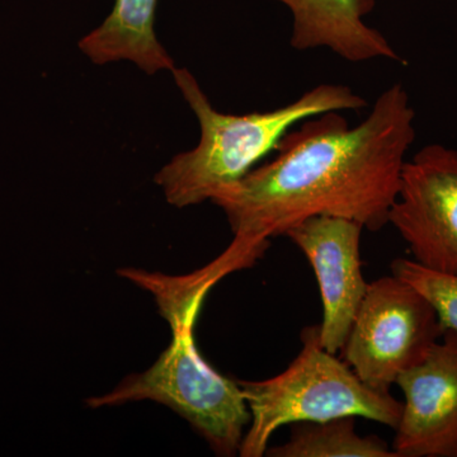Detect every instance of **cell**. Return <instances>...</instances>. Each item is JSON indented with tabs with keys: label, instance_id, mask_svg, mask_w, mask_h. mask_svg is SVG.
Returning a JSON list of instances; mask_svg holds the SVG:
<instances>
[{
	"label": "cell",
	"instance_id": "1",
	"mask_svg": "<svg viewBox=\"0 0 457 457\" xmlns=\"http://www.w3.org/2000/svg\"><path fill=\"white\" fill-rule=\"evenodd\" d=\"M416 112L403 84L385 89L362 122L351 126L329 111L303 120L281 140L276 156L212 198L234 237L270 243L312 216L389 224L403 167L416 139Z\"/></svg>",
	"mask_w": 457,
	"mask_h": 457
},
{
	"label": "cell",
	"instance_id": "2",
	"mask_svg": "<svg viewBox=\"0 0 457 457\" xmlns=\"http://www.w3.org/2000/svg\"><path fill=\"white\" fill-rule=\"evenodd\" d=\"M171 73L201 129L197 146L174 156L155 176L168 203L179 209L212 201L216 192L242 179L303 120L368 106L350 87L320 84L269 112L222 113L210 104L191 71L174 68Z\"/></svg>",
	"mask_w": 457,
	"mask_h": 457
},
{
	"label": "cell",
	"instance_id": "3",
	"mask_svg": "<svg viewBox=\"0 0 457 457\" xmlns=\"http://www.w3.org/2000/svg\"><path fill=\"white\" fill-rule=\"evenodd\" d=\"M302 351L284 372L262 381H237L251 423L239 455L261 457L279 427L300 422H324L353 416L395 429L403 403L392 394L368 386L347 362L321 345L320 324L303 328Z\"/></svg>",
	"mask_w": 457,
	"mask_h": 457
},
{
	"label": "cell",
	"instance_id": "4",
	"mask_svg": "<svg viewBox=\"0 0 457 457\" xmlns=\"http://www.w3.org/2000/svg\"><path fill=\"white\" fill-rule=\"evenodd\" d=\"M197 311L168 318L173 339L152 368L126 378L112 392L87 400L93 409L152 400L176 411L219 456H236L251 411L242 387L201 356L195 342Z\"/></svg>",
	"mask_w": 457,
	"mask_h": 457
},
{
	"label": "cell",
	"instance_id": "5",
	"mask_svg": "<svg viewBox=\"0 0 457 457\" xmlns=\"http://www.w3.org/2000/svg\"><path fill=\"white\" fill-rule=\"evenodd\" d=\"M445 329L431 303L396 276L370 282L342 356L376 392L426 359Z\"/></svg>",
	"mask_w": 457,
	"mask_h": 457
},
{
	"label": "cell",
	"instance_id": "6",
	"mask_svg": "<svg viewBox=\"0 0 457 457\" xmlns=\"http://www.w3.org/2000/svg\"><path fill=\"white\" fill-rule=\"evenodd\" d=\"M389 222L417 263L457 275V150L432 144L403 167Z\"/></svg>",
	"mask_w": 457,
	"mask_h": 457
},
{
	"label": "cell",
	"instance_id": "7",
	"mask_svg": "<svg viewBox=\"0 0 457 457\" xmlns=\"http://www.w3.org/2000/svg\"><path fill=\"white\" fill-rule=\"evenodd\" d=\"M360 222L338 216L319 215L288 228L285 236L311 262L323 303L321 345L330 353L342 350L368 282L361 270Z\"/></svg>",
	"mask_w": 457,
	"mask_h": 457
},
{
	"label": "cell",
	"instance_id": "8",
	"mask_svg": "<svg viewBox=\"0 0 457 457\" xmlns=\"http://www.w3.org/2000/svg\"><path fill=\"white\" fill-rule=\"evenodd\" d=\"M393 450L399 457H457V333L446 329L422 362L403 372Z\"/></svg>",
	"mask_w": 457,
	"mask_h": 457
},
{
	"label": "cell",
	"instance_id": "9",
	"mask_svg": "<svg viewBox=\"0 0 457 457\" xmlns=\"http://www.w3.org/2000/svg\"><path fill=\"white\" fill-rule=\"evenodd\" d=\"M293 17L295 50L328 49L350 62H402L385 36L365 22L375 0H278Z\"/></svg>",
	"mask_w": 457,
	"mask_h": 457
},
{
	"label": "cell",
	"instance_id": "10",
	"mask_svg": "<svg viewBox=\"0 0 457 457\" xmlns=\"http://www.w3.org/2000/svg\"><path fill=\"white\" fill-rule=\"evenodd\" d=\"M158 0H114L110 16L79 42L95 64L129 60L153 75L173 71V59L155 36Z\"/></svg>",
	"mask_w": 457,
	"mask_h": 457
},
{
	"label": "cell",
	"instance_id": "11",
	"mask_svg": "<svg viewBox=\"0 0 457 457\" xmlns=\"http://www.w3.org/2000/svg\"><path fill=\"white\" fill-rule=\"evenodd\" d=\"M353 416L333 418L324 422L291 425L288 441L267 449L272 457H399L386 442L375 436L362 437L356 431Z\"/></svg>",
	"mask_w": 457,
	"mask_h": 457
},
{
	"label": "cell",
	"instance_id": "12",
	"mask_svg": "<svg viewBox=\"0 0 457 457\" xmlns=\"http://www.w3.org/2000/svg\"><path fill=\"white\" fill-rule=\"evenodd\" d=\"M392 273L413 286L431 303L445 330L457 333V275L427 269L405 258L394 260Z\"/></svg>",
	"mask_w": 457,
	"mask_h": 457
}]
</instances>
